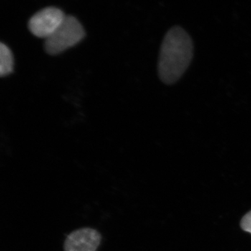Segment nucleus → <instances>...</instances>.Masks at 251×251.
Masks as SVG:
<instances>
[{
	"instance_id": "obj_1",
	"label": "nucleus",
	"mask_w": 251,
	"mask_h": 251,
	"mask_svg": "<svg viewBox=\"0 0 251 251\" xmlns=\"http://www.w3.org/2000/svg\"><path fill=\"white\" fill-rule=\"evenodd\" d=\"M193 56V43L187 31L175 26L166 33L160 50L158 71L160 78L168 85L179 80Z\"/></svg>"
},
{
	"instance_id": "obj_2",
	"label": "nucleus",
	"mask_w": 251,
	"mask_h": 251,
	"mask_svg": "<svg viewBox=\"0 0 251 251\" xmlns=\"http://www.w3.org/2000/svg\"><path fill=\"white\" fill-rule=\"evenodd\" d=\"M84 36L85 31L76 18L66 16L57 30L46 39V51L52 55L61 53L76 45Z\"/></svg>"
},
{
	"instance_id": "obj_3",
	"label": "nucleus",
	"mask_w": 251,
	"mask_h": 251,
	"mask_svg": "<svg viewBox=\"0 0 251 251\" xmlns=\"http://www.w3.org/2000/svg\"><path fill=\"white\" fill-rule=\"evenodd\" d=\"M65 17L60 9L46 8L36 13L29 20V30L37 37L48 39L57 30Z\"/></svg>"
},
{
	"instance_id": "obj_4",
	"label": "nucleus",
	"mask_w": 251,
	"mask_h": 251,
	"mask_svg": "<svg viewBox=\"0 0 251 251\" xmlns=\"http://www.w3.org/2000/svg\"><path fill=\"white\" fill-rule=\"evenodd\" d=\"M101 236L96 229L85 227L74 231L64 244V251H97Z\"/></svg>"
},
{
	"instance_id": "obj_5",
	"label": "nucleus",
	"mask_w": 251,
	"mask_h": 251,
	"mask_svg": "<svg viewBox=\"0 0 251 251\" xmlns=\"http://www.w3.org/2000/svg\"><path fill=\"white\" fill-rule=\"evenodd\" d=\"M14 67V58L7 46L0 44V75L6 76L11 74Z\"/></svg>"
},
{
	"instance_id": "obj_6",
	"label": "nucleus",
	"mask_w": 251,
	"mask_h": 251,
	"mask_svg": "<svg viewBox=\"0 0 251 251\" xmlns=\"http://www.w3.org/2000/svg\"><path fill=\"white\" fill-rule=\"evenodd\" d=\"M240 226L243 230L251 234V210L243 216Z\"/></svg>"
}]
</instances>
